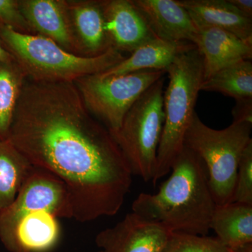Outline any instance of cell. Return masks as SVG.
<instances>
[{
  "instance_id": "obj_8",
  "label": "cell",
  "mask_w": 252,
  "mask_h": 252,
  "mask_svg": "<svg viewBox=\"0 0 252 252\" xmlns=\"http://www.w3.org/2000/svg\"><path fill=\"white\" fill-rule=\"evenodd\" d=\"M165 74L164 70L147 69L108 77L94 74L74 83L89 112L114 133L136 101Z\"/></svg>"
},
{
  "instance_id": "obj_13",
  "label": "cell",
  "mask_w": 252,
  "mask_h": 252,
  "mask_svg": "<svg viewBox=\"0 0 252 252\" xmlns=\"http://www.w3.org/2000/svg\"><path fill=\"white\" fill-rule=\"evenodd\" d=\"M192 43L203 56L205 80L228 64L252 59V43L220 28L196 27Z\"/></svg>"
},
{
  "instance_id": "obj_11",
  "label": "cell",
  "mask_w": 252,
  "mask_h": 252,
  "mask_svg": "<svg viewBox=\"0 0 252 252\" xmlns=\"http://www.w3.org/2000/svg\"><path fill=\"white\" fill-rule=\"evenodd\" d=\"M111 46L132 53L156 36L131 0L101 1Z\"/></svg>"
},
{
  "instance_id": "obj_25",
  "label": "cell",
  "mask_w": 252,
  "mask_h": 252,
  "mask_svg": "<svg viewBox=\"0 0 252 252\" xmlns=\"http://www.w3.org/2000/svg\"><path fill=\"white\" fill-rule=\"evenodd\" d=\"M228 1L243 16L252 19V0H228Z\"/></svg>"
},
{
  "instance_id": "obj_24",
  "label": "cell",
  "mask_w": 252,
  "mask_h": 252,
  "mask_svg": "<svg viewBox=\"0 0 252 252\" xmlns=\"http://www.w3.org/2000/svg\"><path fill=\"white\" fill-rule=\"evenodd\" d=\"M235 102L232 110L233 122L252 124V98L238 99Z\"/></svg>"
},
{
  "instance_id": "obj_14",
  "label": "cell",
  "mask_w": 252,
  "mask_h": 252,
  "mask_svg": "<svg viewBox=\"0 0 252 252\" xmlns=\"http://www.w3.org/2000/svg\"><path fill=\"white\" fill-rule=\"evenodd\" d=\"M185 8L195 27L210 26L224 30L252 43V19L245 17L228 0H177Z\"/></svg>"
},
{
  "instance_id": "obj_26",
  "label": "cell",
  "mask_w": 252,
  "mask_h": 252,
  "mask_svg": "<svg viewBox=\"0 0 252 252\" xmlns=\"http://www.w3.org/2000/svg\"><path fill=\"white\" fill-rule=\"evenodd\" d=\"M16 61L14 56L10 54L8 50L5 49L0 40V63H9Z\"/></svg>"
},
{
  "instance_id": "obj_18",
  "label": "cell",
  "mask_w": 252,
  "mask_h": 252,
  "mask_svg": "<svg viewBox=\"0 0 252 252\" xmlns=\"http://www.w3.org/2000/svg\"><path fill=\"white\" fill-rule=\"evenodd\" d=\"M32 167L7 139L0 138V213L13 203Z\"/></svg>"
},
{
  "instance_id": "obj_1",
  "label": "cell",
  "mask_w": 252,
  "mask_h": 252,
  "mask_svg": "<svg viewBox=\"0 0 252 252\" xmlns=\"http://www.w3.org/2000/svg\"><path fill=\"white\" fill-rule=\"evenodd\" d=\"M6 139L32 166L62 181L78 221L114 216L122 208L133 175L74 82L26 79Z\"/></svg>"
},
{
  "instance_id": "obj_20",
  "label": "cell",
  "mask_w": 252,
  "mask_h": 252,
  "mask_svg": "<svg viewBox=\"0 0 252 252\" xmlns=\"http://www.w3.org/2000/svg\"><path fill=\"white\" fill-rule=\"evenodd\" d=\"M26 79L16 61L0 63V138L7 137Z\"/></svg>"
},
{
  "instance_id": "obj_6",
  "label": "cell",
  "mask_w": 252,
  "mask_h": 252,
  "mask_svg": "<svg viewBox=\"0 0 252 252\" xmlns=\"http://www.w3.org/2000/svg\"><path fill=\"white\" fill-rule=\"evenodd\" d=\"M252 124L233 122L223 130L204 124L196 112L186 132L185 146L203 162L217 205L232 203L239 162L252 140Z\"/></svg>"
},
{
  "instance_id": "obj_5",
  "label": "cell",
  "mask_w": 252,
  "mask_h": 252,
  "mask_svg": "<svg viewBox=\"0 0 252 252\" xmlns=\"http://www.w3.org/2000/svg\"><path fill=\"white\" fill-rule=\"evenodd\" d=\"M165 72L169 82L163 93L164 124L154 185L171 171L185 147L186 132L195 113L200 86L205 80L203 56L196 47L185 51L176 58Z\"/></svg>"
},
{
  "instance_id": "obj_7",
  "label": "cell",
  "mask_w": 252,
  "mask_h": 252,
  "mask_svg": "<svg viewBox=\"0 0 252 252\" xmlns=\"http://www.w3.org/2000/svg\"><path fill=\"white\" fill-rule=\"evenodd\" d=\"M165 77L157 81L136 101L126 114L122 127L112 133L132 175L153 180L158 147L164 124Z\"/></svg>"
},
{
  "instance_id": "obj_23",
  "label": "cell",
  "mask_w": 252,
  "mask_h": 252,
  "mask_svg": "<svg viewBox=\"0 0 252 252\" xmlns=\"http://www.w3.org/2000/svg\"><path fill=\"white\" fill-rule=\"evenodd\" d=\"M0 26H9L26 34L32 33L20 9L19 1L0 0Z\"/></svg>"
},
{
  "instance_id": "obj_4",
  "label": "cell",
  "mask_w": 252,
  "mask_h": 252,
  "mask_svg": "<svg viewBox=\"0 0 252 252\" xmlns=\"http://www.w3.org/2000/svg\"><path fill=\"white\" fill-rule=\"evenodd\" d=\"M0 40L27 79L33 81L74 82L86 76L102 74L126 59L113 47L99 56H79L45 36L20 32L9 26H0Z\"/></svg>"
},
{
  "instance_id": "obj_21",
  "label": "cell",
  "mask_w": 252,
  "mask_h": 252,
  "mask_svg": "<svg viewBox=\"0 0 252 252\" xmlns=\"http://www.w3.org/2000/svg\"><path fill=\"white\" fill-rule=\"evenodd\" d=\"M162 252H236L217 238L172 233Z\"/></svg>"
},
{
  "instance_id": "obj_22",
  "label": "cell",
  "mask_w": 252,
  "mask_h": 252,
  "mask_svg": "<svg viewBox=\"0 0 252 252\" xmlns=\"http://www.w3.org/2000/svg\"><path fill=\"white\" fill-rule=\"evenodd\" d=\"M232 203L252 205V140L239 162Z\"/></svg>"
},
{
  "instance_id": "obj_9",
  "label": "cell",
  "mask_w": 252,
  "mask_h": 252,
  "mask_svg": "<svg viewBox=\"0 0 252 252\" xmlns=\"http://www.w3.org/2000/svg\"><path fill=\"white\" fill-rule=\"evenodd\" d=\"M171 233L132 212L114 226L99 232L95 243L102 252H162Z\"/></svg>"
},
{
  "instance_id": "obj_12",
  "label": "cell",
  "mask_w": 252,
  "mask_h": 252,
  "mask_svg": "<svg viewBox=\"0 0 252 252\" xmlns=\"http://www.w3.org/2000/svg\"><path fill=\"white\" fill-rule=\"evenodd\" d=\"M132 3L156 37L170 42H192L196 27L177 0H132Z\"/></svg>"
},
{
  "instance_id": "obj_19",
  "label": "cell",
  "mask_w": 252,
  "mask_h": 252,
  "mask_svg": "<svg viewBox=\"0 0 252 252\" xmlns=\"http://www.w3.org/2000/svg\"><path fill=\"white\" fill-rule=\"evenodd\" d=\"M200 91L220 93L235 100L252 98L251 60H240L221 68L204 80Z\"/></svg>"
},
{
  "instance_id": "obj_2",
  "label": "cell",
  "mask_w": 252,
  "mask_h": 252,
  "mask_svg": "<svg viewBox=\"0 0 252 252\" xmlns=\"http://www.w3.org/2000/svg\"><path fill=\"white\" fill-rule=\"evenodd\" d=\"M73 217L66 186L33 166L13 203L0 213V241L9 252L51 251L61 237L59 219Z\"/></svg>"
},
{
  "instance_id": "obj_16",
  "label": "cell",
  "mask_w": 252,
  "mask_h": 252,
  "mask_svg": "<svg viewBox=\"0 0 252 252\" xmlns=\"http://www.w3.org/2000/svg\"><path fill=\"white\" fill-rule=\"evenodd\" d=\"M67 3L84 56H99L112 47L106 32L101 1Z\"/></svg>"
},
{
  "instance_id": "obj_3",
  "label": "cell",
  "mask_w": 252,
  "mask_h": 252,
  "mask_svg": "<svg viewBox=\"0 0 252 252\" xmlns=\"http://www.w3.org/2000/svg\"><path fill=\"white\" fill-rule=\"evenodd\" d=\"M171 171L157 193L137 197L132 212L172 233L206 235L217 205L203 162L185 146Z\"/></svg>"
},
{
  "instance_id": "obj_17",
  "label": "cell",
  "mask_w": 252,
  "mask_h": 252,
  "mask_svg": "<svg viewBox=\"0 0 252 252\" xmlns=\"http://www.w3.org/2000/svg\"><path fill=\"white\" fill-rule=\"evenodd\" d=\"M210 229L227 248L235 249L252 243V205L230 203L216 205Z\"/></svg>"
},
{
  "instance_id": "obj_27",
  "label": "cell",
  "mask_w": 252,
  "mask_h": 252,
  "mask_svg": "<svg viewBox=\"0 0 252 252\" xmlns=\"http://www.w3.org/2000/svg\"><path fill=\"white\" fill-rule=\"evenodd\" d=\"M98 252H101V251H99Z\"/></svg>"
},
{
  "instance_id": "obj_15",
  "label": "cell",
  "mask_w": 252,
  "mask_h": 252,
  "mask_svg": "<svg viewBox=\"0 0 252 252\" xmlns=\"http://www.w3.org/2000/svg\"><path fill=\"white\" fill-rule=\"evenodd\" d=\"M194 48L195 46L190 41L170 42L155 37L139 46L117 65L98 75L108 77L147 69L165 71L179 55Z\"/></svg>"
},
{
  "instance_id": "obj_10",
  "label": "cell",
  "mask_w": 252,
  "mask_h": 252,
  "mask_svg": "<svg viewBox=\"0 0 252 252\" xmlns=\"http://www.w3.org/2000/svg\"><path fill=\"white\" fill-rule=\"evenodd\" d=\"M19 5L32 31H37L68 52L85 56L73 25L67 1L25 0L19 1Z\"/></svg>"
}]
</instances>
